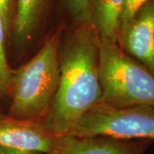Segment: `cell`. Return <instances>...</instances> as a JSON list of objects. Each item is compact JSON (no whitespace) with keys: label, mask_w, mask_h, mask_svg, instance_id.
<instances>
[{"label":"cell","mask_w":154,"mask_h":154,"mask_svg":"<svg viewBox=\"0 0 154 154\" xmlns=\"http://www.w3.org/2000/svg\"><path fill=\"white\" fill-rule=\"evenodd\" d=\"M99 46V36L90 22L78 23L64 39L62 38L58 87L42 119L57 137L71 132L83 116L101 102Z\"/></svg>","instance_id":"6da1fadb"},{"label":"cell","mask_w":154,"mask_h":154,"mask_svg":"<svg viewBox=\"0 0 154 154\" xmlns=\"http://www.w3.org/2000/svg\"><path fill=\"white\" fill-rule=\"evenodd\" d=\"M63 35V29L58 28L30 60L13 69L9 115L25 120H42L46 115L59 82Z\"/></svg>","instance_id":"7a4b0ae2"},{"label":"cell","mask_w":154,"mask_h":154,"mask_svg":"<svg viewBox=\"0 0 154 154\" xmlns=\"http://www.w3.org/2000/svg\"><path fill=\"white\" fill-rule=\"evenodd\" d=\"M99 73L102 103L115 107L154 108V75L118 44L100 40Z\"/></svg>","instance_id":"3957f363"},{"label":"cell","mask_w":154,"mask_h":154,"mask_svg":"<svg viewBox=\"0 0 154 154\" xmlns=\"http://www.w3.org/2000/svg\"><path fill=\"white\" fill-rule=\"evenodd\" d=\"M69 134L153 141L154 108L147 105L115 107L100 102L88 110Z\"/></svg>","instance_id":"277c9868"},{"label":"cell","mask_w":154,"mask_h":154,"mask_svg":"<svg viewBox=\"0 0 154 154\" xmlns=\"http://www.w3.org/2000/svg\"><path fill=\"white\" fill-rule=\"evenodd\" d=\"M118 45L154 75V0H149L120 31Z\"/></svg>","instance_id":"5b68a950"},{"label":"cell","mask_w":154,"mask_h":154,"mask_svg":"<svg viewBox=\"0 0 154 154\" xmlns=\"http://www.w3.org/2000/svg\"><path fill=\"white\" fill-rule=\"evenodd\" d=\"M57 136L42 120H25L0 111V146L50 154Z\"/></svg>","instance_id":"8992f818"},{"label":"cell","mask_w":154,"mask_h":154,"mask_svg":"<svg viewBox=\"0 0 154 154\" xmlns=\"http://www.w3.org/2000/svg\"><path fill=\"white\" fill-rule=\"evenodd\" d=\"M152 141L107 136H57L50 154H145Z\"/></svg>","instance_id":"52a82bcc"},{"label":"cell","mask_w":154,"mask_h":154,"mask_svg":"<svg viewBox=\"0 0 154 154\" xmlns=\"http://www.w3.org/2000/svg\"><path fill=\"white\" fill-rule=\"evenodd\" d=\"M126 0H93L89 22L100 40L118 44L122 11Z\"/></svg>","instance_id":"ba28073f"},{"label":"cell","mask_w":154,"mask_h":154,"mask_svg":"<svg viewBox=\"0 0 154 154\" xmlns=\"http://www.w3.org/2000/svg\"><path fill=\"white\" fill-rule=\"evenodd\" d=\"M47 0H16L12 32L17 43L23 45L33 38L45 12Z\"/></svg>","instance_id":"9c48e42d"},{"label":"cell","mask_w":154,"mask_h":154,"mask_svg":"<svg viewBox=\"0 0 154 154\" xmlns=\"http://www.w3.org/2000/svg\"><path fill=\"white\" fill-rule=\"evenodd\" d=\"M6 31L2 17L0 15V98H11L13 69L7 59L5 51Z\"/></svg>","instance_id":"30bf717a"},{"label":"cell","mask_w":154,"mask_h":154,"mask_svg":"<svg viewBox=\"0 0 154 154\" xmlns=\"http://www.w3.org/2000/svg\"><path fill=\"white\" fill-rule=\"evenodd\" d=\"M68 10L77 23L89 22L93 0H65Z\"/></svg>","instance_id":"8fae6325"},{"label":"cell","mask_w":154,"mask_h":154,"mask_svg":"<svg viewBox=\"0 0 154 154\" xmlns=\"http://www.w3.org/2000/svg\"><path fill=\"white\" fill-rule=\"evenodd\" d=\"M16 0H0V15L2 17L8 34L12 28V23L15 15Z\"/></svg>","instance_id":"7c38bea8"},{"label":"cell","mask_w":154,"mask_h":154,"mask_svg":"<svg viewBox=\"0 0 154 154\" xmlns=\"http://www.w3.org/2000/svg\"><path fill=\"white\" fill-rule=\"evenodd\" d=\"M148 1L149 0H126L125 1V5L121 17L120 31L126 26L127 23L131 20V18L135 15V13Z\"/></svg>","instance_id":"4fadbf2b"},{"label":"cell","mask_w":154,"mask_h":154,"mask_svg":"<svg viewBox=\"0 0 154 154\" xmlns=\"http://www.w3.org/2000/svg\"><path fill=\"white\" fill-rule=\"evenodd\" d=\"M0 154H44L38 152L33 151H26V150H20V149L7 148V147H1L0 146Z\"/></svg>","instance_id":"5bb4252c"}]
</instances>
